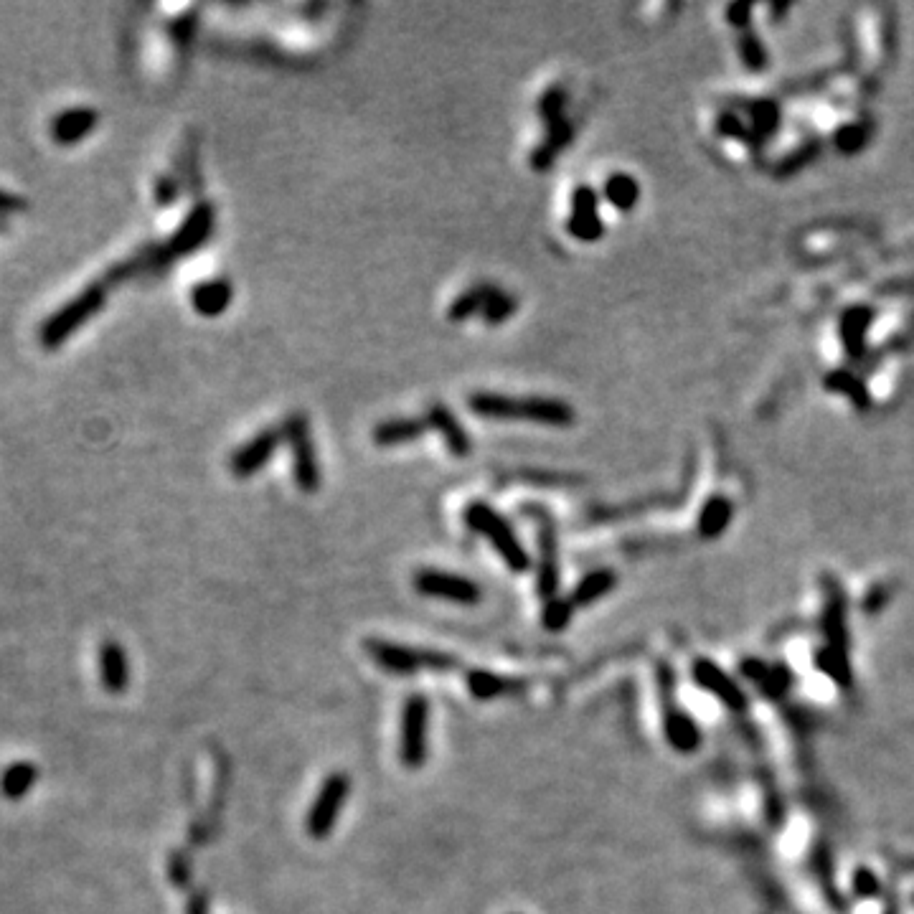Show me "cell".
Returning a JSON list of instances; mask_svg holds the SVG:
<instances>
[{"mask_svg": "<svg viewBox=\"0 0 914 914\" xmlns=\"http://www.w3.org/2000/svg\"><path fill=\"white\" fill-rule=\"evenodd\" d=\"M572 617V605L562 600H549L544 610V625L549 630H562Z\"/></svg>", "mask_w": 914, "mask_h": 914, "instance_id": "f546056e", "label": "cell"}, {"mask_svg": "<svg viewBox=\"0 0 914 914\" xmlns=\"http://www.w3.org/2000/svg\"><path fill=\"white\" fill-rule=\"evenodd\" d=\"M470 412L483 419H529L549 427H569L574 409L551 397H506L493 391H475L468 399Z\"/></svg>", "mask_w": 914, "mask_h": 914, "instance_id": "6da1fadb", "label": "cell"}, {"mask_svg": "<svg viewBox=\"0 0 914 914\" xmlns=\"http://www.w3.org/2000/svg\"><path fill=\"white\" fill-rule=\"evenodd\" d=\"M36 780V772L31 765H13L11 770L6 772L3 777V790H6L8 798H21L28 788H31V782Z\"/></svg>", "mask_w": 914, "mask_h": 914, "instance_id": "4316f807", "label": "cell"}, {"mask_svg": "<svg viewBox=\"0 0 914 914\" xmlns=\"http://www.w3.org/2000/svg\"><path fill=\"white\" fill-rule=\"evenodd\" d=\"M871 325V310L869 308H854L848 310L843 315L841 323V336L843 343H846L848 356L859 358L864 353V343H866V333H869Z\"/></svg>", "mask_w": 914, "mask_h": 914, "instance_id": "ffe728a7", "label": "cell"}, {"mask_svg": "<svg viewBox=\"0 0 914 914\" xmlns=\"http://www.w3.org/2000/svg\"><path fill=\"white\" fill-rule=\"evenodd\" d=\"M869 140V127L866 125H848L841 127L836 135V145L841 153H859Z\"/></svg>", "mask_w": 914, "mask_h": 914, "instance_id": "f1b7e54d", "label": "cell"}, {"mask_svg": "<svg viewBox=\"0 0 914 914\" xmlns=\"http://www.w3.org/2000/svg\"><path fill=\"white\" fill-rule=\"evenodd\" d=\"M605 199L615 206L617 211H633L640 199V186L628 173H615L605 183Z\"/></svg>", "mask_w": 914, "mask_h": 914, "instance_id": "44dd1931", "label": "cell"}, {"mask_svg": "<svg viewBox=\"0 0 914 914\" xmlns=\"http://www.w3.org/2000/svg\"><path fill=\"white\" fill-rule=\"evenodd\" d=\"M524 516L539 521V595L544 600H554L559 587V562H557V531L551 516L541 506H524Z\"/></svg>", "mask_w": 914, "mask_h": 914, "instance_id": "30bf717a", "label": "cell"}, {"mask_svg": "<svg viewBox=\"0 0 914 914\" xmlns=\"http://www.w3.org/2000/svg\"><path fill=\"white\" fill-rule=\"evenodd\" d=\"M727 521H729V503L724 501V498H714V501L706 506L704 516H701V531H704V534H719Z\"/></svg>", "mask_w": 914, "mask_h": 914, "instance_id": "83f0119b", "label": "cell"}, {"mask_svg": "<svg viewBox=\"0 0 914 914\" xmlns=\"http://www.w3.org/2000/svg\"><path fill=\"white\" fill-rule=\"evenodd\" d=\"M282 440V430H262L252 437L249 442H244L242 447H237V452L229 460V468L237 478H252L259 470L265 468L272 460V455L277 452Z\"/></svg>", "mask_w": 914, "mask_h": 914, "instance_id": "7c38bea8", "label": "cell"}, {"mask_svg": "<svg viewBox=\"0 0 914 914\" xmlns=\"http://www.w3.org/2000/svg\"><path fill=\"white\" fill-rule=\"evenodd\" d=\"M463 518H465V524H468V529H473L475 534L485 536V539L491 541L493 549L498 551V557L506 562V567L511 569V572H516V574L529 572V567H531L529 551L524 549V544H521V539L516 536L513 526L508 524L506 518H503L496 508L488 506V503H483V501H473L463 511Z\"/></svg>", "mask_w": 914, "mask_h": 914, "instance_id": "7a4b0ae2", "label": "cell"}, {"mask_svg": "<svg viewBox=\"0 0 914 914\" xmlns=\"http://www.w3.org/2000/svg\"><path fill=\"white\" fill-rule=\"evenodd\" d=\"M424 422L430 430H435L437 435L445 442L447 452L455 457H468L473 450V440L465 432V427L460 424V419L452 414V409H447L445 404H430L424 412Z\"/></svg>", "mask_w": 914, "mask_h": 914, "instance_id": "5bb4252c", "label": "cell"}, {"mask_svg": "<svg viewBox=\"0 0 914 914\" xmlns=\"http://www.w3.org/2000/svg\"><path fill=\"white\" fill-rule=\"evenodd\" d=\"M414 590L422 597L457 602V605H478L483 600V590L468 577L440 572V569H419L414 574Z\"/></svg>", "mask_w": 914, "mask_h": 914, "instance_id": "ba28073f", "label": "cell"}, {"mask_svg": "<svg viewBox=\"0 0 914 914\" xmlns=\"http://www.w3.org/2000/svg\"><path fill=\"white\" fill-rule=\"evenodd\" d=\"M465 681H468L470 694L478 701H493L501 699V696H518L526 691V681H521V678L498 676V673L483 671V668H473V671L465 673Z\"/></svg>", "mask_w": 914, "mask_h": 914, "instance_id": "9a60e30c", "label": "cell"}, {"mask_svg": "<svg viewBox=\"0 0 914 914\" xmlns=\"http://www.w3.org/2000/svg\"><path fill=\"white\" fill-rule=\"evenodd\" d=\"M178 199V183L173 178H158L155 183V201L158 206H171Z\"/></svg>", "mask_w": 914, "mask_h": 914, "instance_id": "4dcf8cb0", "label": "cell"}, {"mask_svg": "<svg viewBox=\"0 0 914 914\" xmlns=\"http://www.w3.org/2000/svg\"><path fill=\"white\" fill-rule=\"evenodd\" d=\"M752 115L757 117V127H760L762 133H770V130H775L777 110L772 105H757L755 110H752Z\"/></svg>", "mask_w": 914, "mask_h": 914, "instance_id": "1f68e13d", "label": "cell"}, {"mask_svg": "<svg viewBox=\"0 0 914 914\" xmlns=\"http://www.w3.org/2000/svg\"><path fill=\"white\" fill-rule=\"evenodd\" d=\"M216 229V209L209 204V201H199V204L193 206L188 211V216L183 219V224L178 226L173 237L163 244L166 254L171 259L176 257H188L196 249L204 247L206 242L211 239Z\"/></svg>", "mask_w": 914, "mask_h": 914, "instance_id": "9c48e42d", "label": "cell"}, {"mask_svg": "<svg viewBox=\"0 0 914 914\" xmlns=\"http://www.w3.org/2000/svg\"><path fill=\"white\" fill-rule=\"evenodd\" d=\"M366 653L376 666L394 676H414L419 671H447L457 666V658L437 650H419L409 645L389 643V640H366Z\"/></svg>", "mask_w": 914, "mask_h": 914, "instance_id": "277c9868", "label": "cell"}, {"mask_svg": "<svg viewBox=\"0 0 914 914\" xmlns=\"http://www.w3.org/2000/svg\"><path fill=\"white\" fill-rule=\"evenodd\" d=\"M739 54H742L744 64L752 72H762L767 67V51L762 46L760 36L752 34V31H744L742 41H739Z\"/></svg>", "mask_w": 914, "mask_h": 914, "instance_id": "d4e9b609", "label": "cell"}, {"mask_svg": "<svg viewBox=\"0 0 914 914\" xmlns=\"http://www.w3.org/2000/svg\"><path fill=\"white\" fill-rule=\"evenodd\" d=\"M567 232L579 242H597L605 234V224H602L600 216V196L590 186L574 188Z\"/></svg>", "mask_w": 914, "mask_h": 914, "instance_id": "8fae6325", "label": "cell"}, {"mask_svg": "<svg viewBox=\"0 0 914 914\" xmlns=\"http://www.w3.org/2000/svg\"><path fill=\"white\" fill-rule=\"evenodd\" d=\"M282 437L292 450V473L295 483L303 493H318L320 488V465L315 455V442L310 435V422L305 414L295 412L282 424Z\"/></svg>", "mask_w": 914, "mask_h": 914, "instance_id": "8992f818", "label": "cell"}, {"mask_svg": "<svg viewBox=\"0 0 914 914\" xmlns=\"http://www.w3.org/2000/svg\"><path fill=\"white\" fill-rule=\"evenodd\" d=\"M749 13H752V6H747V3H737V6H732L727 11V18H729V23H734V26H747L749 23Z\"/></svg>", "mask_w": 914, "mask_h": 914, "instance_id": "d6a6232c", "label": "cell"}, {"mask_svg": "<svg viewBox=\"0 0 914 914\" xmlns=\"http://www.w3.org/2000/svg\"><path fill=\"white\" fill-rule=\"evenodd\" d=\"M518 310V300L513 298L511 292L501 290L498 285H491V282H485V300H483V310H480V318L485 320L488 325H501L506 323L508 318H513Z\"/></svg>", "mask_w": 914, "mask_h": 914, "instance_id": "d6986e66", "label": "cell"}, {"mask_svg": "<svg viewBox=\"0 0 914 914\" xmlns=\"http://www.w3.org/2000/svg\"><path fill=\"white\" fill-rule=\"evenodd\" d=\"M430 757V701L412 694L402 706L399 724V760L409 770H419Z\"/></svg>", "mask_w": 914, "mask_h": 914, "instance_id": "5b68a950", "label": "cell"}, {"mask_svg": "<svg viewBox=\"0 0 914 914\" xmlns=\"http://www.w3.org/2000/svg\"><path fill=\"white\" fill-rule=\"evenodd\" d=\"M107 300V282H94L87 290H82L79 295H74L69 303L61 305L59 310L49 315L44 320V325L39 328V343L49 351L59 348L61 343L69 341L79 328H84V323L94 318L105 308Z\"/></svg>", "mask_w": 914, "mask_h": 914, "instance_id": "3957f363", "label": "cell"}, {"mask_svg": "<svg viewBox=\"0 0 914 914\" xmlns=\"http://www.w3.org/2000/svg\"><path fill=\"white\" fill-rule=\"evenodd\" d=\"M564 105H567V94L562 87H551L541 94L539 100V115L546 125L564 120Z\"/></svg>", "mask_w": 914, "mask_h": 914, "instance_id": "484cf974", "label": "cell"}, {"mask_svg": "<svg viewBox=\"0 0 914 914\" xmlns=\"http://www.w3.org/2000/svg\"><path fill=\"white\" fill-rule=\"evenodd\" d=\"M100 676L110 694H122L130 683V663H127L125 648L115 640L100 645Z\"/></svg>", "mask_w": 914, "mask_h": 914, "instance_id": "e0dca14e", "label": "cell"}, {"mask_svg": "<svg viewBox=\"0 0 914 914\" xmlns=\"http://www.w3.org/2000/svg\"><path fill=\"white\" fill-rule=\"evenodd\" d=\"M612 584H615V574L607 572V569H600V572H592L590 577H584L582 582L577 584V590H574L572 602L574 605H590L595 602L597 597L605 595L610 590Z\"/></svg>", "mask_w": 914, "mask_h": 914, "instance_id": "cb8c5ba5", "label": "cell"}, {"mask_svg": "<svg viewBox=\"0 0 914 914\" xmlns=\"http://www.w3.org/2000/svg\"><path fill=\"white\" fill-rule=\"evenodd\" d=\"M100 125V115L92 107H69L51 117L49 135L61 148H72L79 145L84 138L94 133V127Z\"/></svg>", "mask_w": 914, "mask_h": 914, "instance_id": "4fadbf2b", "label": "cell"}, {"mask_svg": "<svg viewBox=\"0 0 914 914\" xmlns=\"http://www.w3.org/2000/svg\"><path fill=\"white\" fill-rule=\"evenodd\" d=\"M234 298V287L232 282L226 280V277H216V280H206L199 282V285L193 287L191 292V303L193 310L204 318H216V315L224 313L229 305H232Z\"/></svg>", "mask_w": 914, "mask_h": 914, "instance_id": "2e32d148", "label": "cell"}, {"mask_svg": "<svg viewBox=\"0 0 914 914\" xmlns=\"http://www.w3.org/2000/svg\"><path fill=\"white\" fill-rule=\"evenodd\" d=\"M826 386L831 391H838V394H846V397L851 399V402H854L861 412L869 409V404H871L869 391H866V386L861 384L859 376L848 374V371H833V374H828Z\"/></svg>", "mask_w": 914, "mask_h": 914, "instance_id": "7402d4cb", "label": "cell"}, {"mask_svg": "<svg viewBox=\"0 0 914 914\" xmlns=\"http://www.w3.org/2000/svg\"><path fill=\"white\" fill-rule=\"evenodd\" d=\"M430 430L424 417H394V419H384L374 427V442L379 447H397L404 445V442H414L424 435V432Z\"/></svg>", "mask_w": 914, "mask_h": 914, "instance_id": "ac0fdd59", "label": "cell"}, {"mask_svg": "<svg viewBox=\"0 0 914 914\" xmlns=\"http://www.w3.org/2000/svg\"><path fill=\"white\" fill-rule=\"evenodd\" d=\"M483 300H485V282H478L470 290L460 292L455 300H452L450 310H447V318L452 323H463V320L473 318V315H480L483 310Z\"/></svg>", "mask_w": 914, "mask_h": 914, "instance_id": "603a6c76", "label": "cell"}, {"mask_svg": "<svg viewBox=\"0 0 914 914\" xmlns=\"http://www.w3.org/2000/svg\"><path fill=\"white\" fill-rule=\"evenodd\" d=\"M348 795H351V777L346 772H333V775L325 777L318 790V798L310 805L308 821H305L310 838L323 841V838L331 836Z\"/></svg>", "mask_w": 914, "mask_h": 914, "instance_id": "52a82bcc", "label": "cell"}]
</instances>
